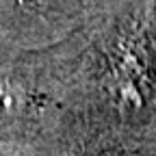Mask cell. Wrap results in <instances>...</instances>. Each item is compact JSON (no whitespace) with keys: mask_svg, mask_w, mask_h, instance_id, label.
Segmentation results:
<instances>
[{"mask_svg":"<svg viewBox=\"0 0 156 156\" xmlns=\"http://www.w3.org/2000/svg\"><path fill=\"white\" fill-rule=\"evenodd\" d=\"M30 100V91L24 83L11 76H0V122L17 117Z\"/></svg>","mask_w":156,"mask_h":156,"instance_id":"cell-2","label":"cell"},{"mask_svg":"<svg viewBox=\"0 0 156 156\" xmlns=\"http://www.w3.org/2000/svg\"><path fill=\"white\" fill-rule=\"evenodd\" d=\"M150 24L139 15L115 37L106 61V91L124 111H136L150 89Z\"/></svg>","mask_w":156,"mask_h":156,"instance_id":"cell-1","label":"cell"}]
</instances>
